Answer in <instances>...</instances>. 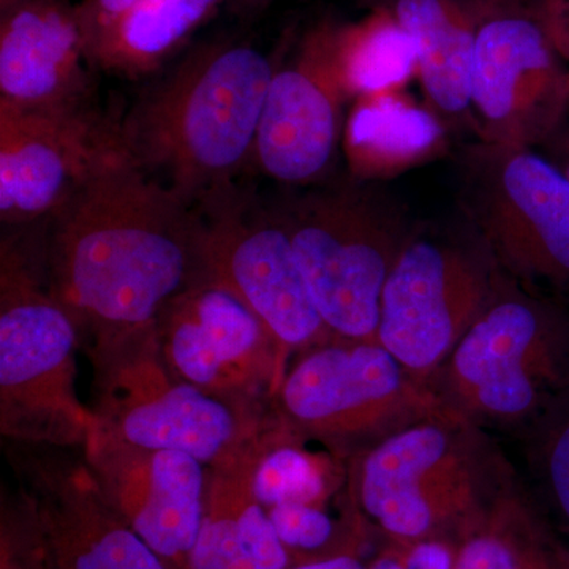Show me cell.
<instances>
[{
	"instance_id": "cell-28",
	"label": "cell",
	"mask_w": 569,
	"mask_h": 569,
	"mask_svg": "<svg viewBox=\"0 0 569 569\" xmlns=\"http://www.w3.org/2000/svg\"><path fill=\"white\" fill-rule=\"evenodd\" d=\"M455 569H519L515 553L503 541L493 537H478L460 550Z\"/></svg>"
},
{
	"instance_id": "cell-16",
	"label": "cell",
	"mask_w": 569,
	"mask_h": 569,
	"mask_svg": "<svg viewBox=\"0 0 569 569\" xmlns=\"http://www.w3.org/2000/svg\"><path fill=\"white\" fill-rule=\"evenodd\" d=\"M84 460L110 507L164 561L187 569L208 470L186 452L134 447L97 422Z\"/></svg>"
},
{
	"instance_id": "cell-19",
	"label": "cell",
	"mask_w": 569,
	"mask_h": 569,
	"mask_svg": "<svg viewBox=\"0 0 569 569\" xmlns=\"http://www.w3.org/2000/svg\"><path fill=\"white\" fill-rule=\"evenodd\" d=\"M263 437L230 463L208 468L203 518L187 569L287 568V549L254 493Z\"/></svg>"
},
{
	"instance_id": "cell-6",
	"label": "cell",
	"mask_w": 569,
	"mask_h": 569,
	"mask_svg": "<svg viewBox=\"0 0 569 569\" xmlns=\"http://www.w3.org/2000/svg\"><path fill=\"white\" fill-rule=\"evenodd\" d=\"M99 425L134 447L186 452L213 468L266 432L253 407L208 395L171 372L156 325L93 343Z\"/></svg>"
},
{
	"instance_id": "cell-32",
	"label": "cell",
	"mask_w": 569,
	"mask_h": 569,
	"mask_svg": "<svg viewBox=\"0 0 569 569\" xmlns=\"http://www.w3.org/2000/svg\"><path fill=\"white\" fill-rule=\"evenodd\" d=\"M552 0H518L519 10L527 11V13L533 14V17H541Z\"/></svg>"
},
{
	"instance_id": "cell-29",
	"label": "cell",
	"mask_w": 569,
	"mask_h": 569,
	"mask_svg": "<svg viewBox=\"0 0 569 569\" xmlns=\"http://www.w3.org/2000/svg\"><path fill=\"white\" fill-rule=\"evenodd\" d=\"M538 20L545 26L561 59L569 61V0H563L560 6L548 11Z\"/></svg>"
},
{
	"instance_id": "cell-23",
	"label": "cell",
	"mask_w": 569,
	"mask_h": 569,
	"mask_svg": "<svg viewBox=\"0 0 569 569\" xmlns=\"http://www.w3.org/2000/svg\"><path fill=\"white\" fill-rule=\"evenodd\" d=\"M340 54L355 99L403 89L418 74L417 48L391 10L340 26Z\"/></svg>"
},
{
	"instance_id": "cell-12",
	"label": "cell",
	"mask_w": 569,
	"mask_h": 569,
	"mask_svg": "<svg viewBox=\"0 0 569 569\" xmlns=\"http://www.w3.org/2000/svg\"><path fill=\"white\" fill-rule=\"evenodd\" d=\"M121 122L92 104L20 108L0 102V220H48L116 157Z\"/></svg>"
},
{
	"instance_id": "cell-35",
	"label": "cell",
	"mask_w": 569,
	"mask_h": 569,
	"mask_svg": "<svg viewBox=\"0 0 569 569\" xmlns=\"http://www.w3.org/2000/svg\"><path fill=\"white\" fill-rule=\"evenodd\" d=\"M559 167L560 170L563 171V173L567 174V178L569 179V141L567 144H565L563 157H561V163Z\"/></svg>"
},
{
	"instance_id": "cell-8",
	"label": "cell",
	"mask_w": 569,
	"mask_h": 569,
	"mask_svg": "<svg viewBox=\"0 0 569 569\" xmlns=\"http://www.w3.org/2000/svg\"><path fill=\"white\" fill-rule=\"evenodd\" d=\"M459 206L515 282L569 291V179L535 149L477 140L459 153Z\"/></svg>"
},
{
	"instance_id": "cell-22",
	"label": "cell",
	"mask_w": 569,
	"mask_h": 569,
	"mask_svg": "<svg viewBox=\"0 0 569 569\" xmlns=\"http://www.w3.org/2000/svg\"><path fill=\"white\" fill-rule=\"evenodd\" d=\"M224 0H138L89 52L92 67L118 77L159 70Z\"/></svg>"
},
{
	"instance_id": "cell-20",
	"label": "cell",
	"mask_w": 569,
	"mask_h": 569,
	"mask_svg": "<svg viewBox=\"0 0 569 569\" xmlns=\"http://www.w3.org/2000/svg\"><path fill=\"white\" fill-rule=\"evenodd\" d=\"M417 48L426 107L443 121L470 122L479 22L458 0H396L389 9Z\"/></svg>"
},
{
	"instance_id": "cell-2",
	"label": "cell",
	"mask_w": 569,
	"mask_h": 569,
	"mask_svg": "<svg viewBox=\"0 0 569 569\" xmlns=\"http://www.w3.org/2000/svg\"><path fill=\"white\" fill-rule=\"evenodd\" d=\"M276 63L247 41L190 51L121 122L134 164L190 203L233 186L253 159Z\"/></svg>"
},
{
	"instance_id": "cell-30",
	"label": "cell",
	"mask_w": 569,
	"mask_h": 569,
	"mask_svg": "<svg viewBox=\"0 0 569 569\" xmlns=\"http://www.w3.org/2000/svg\"><path fill=\"white\" fill-rule=\"evenodd\" d=\"M410 569H451L452 559L449 550L438 542H421L408 556Z\"/></svg>"
},
{
	"instance_id": "cell-9",
	"label": "cell",
	"mask_w": 569,
	"mask_h": 569,
	"mask_svg": "<svg viewBox=\"0 0 569 569\" xmlns=\"http://www.w3.org/2000/svg\"><path fill=\"white\" fill-rule=\"evenodd\" d=\"M276 392L290 429L331 443L380 441L425 419L456 415L377 342L340 339L310 348Z\"/></svg>"
},
{
	"instance_id": "cell-14",
	"label": "cell",
	"mask_w": 569,
	"mask_h": 569,
	"mask_svg": "<svg viewBox=\"0 0 569 569\" xmlns=\"http://www.w3.org/2000/svg\"><path fill=\"white\" fill-rule=\"evenodd\" d=\"M353 100L340 54V26L321 22L290 61L276 67L252 162L277 182L318 181L335 162Z\"/></svg>"
},
{
	"instance_id": "cell-15",
	"label": "cell",
	"mask_w": 569,
	"mask_h": 569,
	"mask_svg": "<svg viewBox=\"0 0 569 569\" xmlns=\"http://www.w3.org/2000/svg\"><path fill=\"white\" fill-rule=\"evenodd\" d=\"M156 329L171 372L224 402L253 407L266 387L282 381L279 343L222 284L198 280L163 307Z\"/></svg>"
},
{
	"instance_id": "cell-18",
	"label": "cell",
	"mask_w": 569,
	"mask_h": 569,
	"mask_svg": "<svg viewBox=\"0 0 569 569\" xmlns=\"http://www.w3.org/2000/svg\"><path fill=\"white\" fill-rule=\"evenodd\" d=\"M88 48L77 7L21 0L0 20V102L20 108L91 103Z\"/></svg>"
},
{
	"instance_id": "cell-34",
	"label": "cell",
	"mask_w": 569,
	"mask_h": 569,
	"mask_svg": "<svg viewBox=\"0 0 569 569\" xmlns=\"http://www.w3.org/2000/svg\"><path fill=\"white\" fill-rule=\"evenodd\" d=\"M2 569H22L17 563H13V557H11V553L6 548H2Z\"/></svg>"
},
{
	"instance_id": "cell-24",
	"label": "cell",
	"mask_w": 569,
	"mask_h": 569,
	"mask_svg": "<svg viewBox=\"0 0 569 569\" xmlns=\"http://www.w3.org/2000/svg\"><path fill=\"white\" fill-rule=\"evenodd\" d=\"M335 485V468L284 429H268L254 468V493L266 509L299 503L317 507Z\"/></svg>"
},
{
	"instance_id": "cell-26",
	"label": "cell",
	"mask_w": 569,
	"mask_h": 569,
	"mask_svg": "<svg viewBox=\"0 0 569 569\" xmlns=\"http://www.w3.org/2000/svg\"><path fill=\"white\" fill-rule=\"evenodd\" d=\"M269 519L284 548L313 550L331 538V519L312 505L288 503L268 509Z\"/></svg>"
},
{
	"instance_id": "cell-3",
	"label": "cell",
	"mask_w": 569,
	"mask_h": 569,
	"mask_svg": "<svg viewBox=\"0 0 569 569\" xmlns=\"http://www.w3.org/2000/svg\"><path fill=\"white\" fill-rule=\"evenodd\" d=\"M80 328L41 282L32 258L0 249V432L21 443L84 448L96 411L77 392Z\"/></svg>"
},
{
	"instance_id": "cell-31",
	"label": "cell",
	"mask_w": 569,
	"mask_h": 569,
	"mask_svg": "<svg viewBox=\"0 0 569 569\" xmlns=\"http://www.w3.org/2000/svg\"><path fill=\"white\" fill-rule=\"evenodd\" d=\"M295 569H365L351 557H335V559L313 561V563L301 565Z\"/></svg>"
},
{
	"instance_id": "cell-33",
	"label": "cell",
	"mask_w": 569,
	"mask_h": 569,
	"mask_svg": "<svg viewBox=\"0 0 569 569\" xmlns=\"http://www.w3.org/2000/svg\"><path fill=\"white\" fill-rule=\"evenodd\" d=\"M372 569H410L407 565H400L399 561L392 559H381L373 565Z\"/></svg>"
},
{
	"instance_id": "cell-11",
	"label": "cell",
	"mask_w": 569,
	"mask_h": 569,
	"mask_svg": "<svg viewBox=\"0 0 569 569\" xmlns=\"http://www.w3.org/2000/svg\"><path fill=\"white\" fill-rule=\"evenodd\" d=\"M473 422L447 415L425 419L377 441L362 456L356 490L362 508L400 538L425 537L437 520L470 507L489 485Z\"/></svg>"
},
{
	"instance_id": "cell-27",
	"label": "cell",
	"mask_w": 569,
	"mask_h": 569,
	"mask_svg": "<svg viewBox=\"0 0 569 569\" xmlns=\"http://www.w3.org/2000/svg\"><path fill=\"white\" fill-rule=\"evenodd\" d=\"M138 0H81L77 7L88 56Z\"/></svg>"
},
{
	"instance_id": "cell-37",
	"label": "cell",
	"mask_w": 569,
	"mask_h": 569,
	"mask_svg": "<svg viewBox=\"0 0 569 569\" xmlns=\"http://www.w3.org/2000/svg\"><path fill=\"white\" fill-rule=\"evenodd\" d=\"M20 2L21 0H0V13H3V11L11 9V7H14Z\"/></svg>"
},
{
	"instance_id": "cell-4",
	"label": "cell",
	"mask_w": 569,
	"mask_h": 569,
	"mask_svg": "<svg viewBox=\"0 0 569 569\" xmlns=\"http://www.w3.org/2000/svg\"><path fill=\"white\" fill-rule=\"evenodd\" d=\"M432 378L445 406L467 421L537 419L569 388L568 313L507 276Z\"/></svg>"
},
{
	"instance_id": "cell-1",
	"label": "cell",
	"mask_w": 569,
	"mask_h": 569,
	"mask_svg": "<svg viewBox=\"0 0 569 569\" xmlns=\"http://www.w3.org/2000/svg\"><path fill=\"white\" fill-rule=\"evenodd\" d=\"M51 293L93 343L157 323L201 280L197 206L122 152L47 220Z\"/></svg>"
},
{
	"instance_id": "cell-13",
	"label": "cell",
	"mask_w": 569,
	"mask_h": 569,
	"mask_svg": "<svg viewBox=\"0 0 569 569\" xmlns=\"http://www.w3.org/2000/svg\"><path fill=\"white\" fill-rule=\"evenodd\" d=\"M542 22L519 10L479 22L471 82L478 140L535 149L569 110V70Z\"/></svg>"
},
{
	"instance_id": "cell-38",
	"label": "cell",
	"mask_w": 569,
	"mask_h": 569,
	"mask_svg": "<svg viewBox=\"0 0 569 569\" xmlns=\"http://www.w3.org/2000/svg\"><path fill=\"white\" fill-rule=\"evenodd\" d=\"M561 2H563V0H552V2H550L549 9L546 10L545 13L541 14V17H545V14L548 13V11L556 9V7L560 6ZM541 17H539V18H541Z\"/></svg>"
},
{
	"instance_id": "cell-25",
	"label": "cell",
	"mask_w": 569,
	"mask_h": 569,
	"mask_svg": "<svg viewBox=\"0 0 569 569\" xmlns=\"http://www.w3.org/2000/svg\"><path fill=\"white\" fill-rule=\"evenodd\" d=\"M535 422L539 478L569 523V388L553 397Z\"/></svg>"
},
{
	"instance_id": "cell-17",
	"label": "cell",
	"mask_w": 569,
	"mask_h": 569,
	"mask_svg": "<svg viewBox=\"0 0 569 569\" xmlns=\"http://www.w3.org/2000/svg\"><path fill=\"white\" fill-rule=\"evenodd\" d=\"M44 569H170L114 511L84 462L26 463Z\"/></svg>"
},
{
	"instance_id": "cell-21",
	"label": "cell",
	"mask_w": 569,
	"mask_h": 569,
	"mask_svg": "<svg viewBox=\"0 0 569 569\" xmlns=\"http://www.w3.org/2000/svg\"><path fill=\"white\" fill-rule=\"evenodd\" d=\"M445 138L443 121L397 89L356 97L342 141L351 173L362 182L425 163L443 149Z\"/></svg>"
},
{
	"instance_id": "cell-5",
	"label": "cell",
	"mask_w": 569,
	"mask_h": 569,
	"mask_svg": "<svg viewBox=\"0 0 569 569\" xmlns=\"http://www.w3.org/2000/svg\"><path fill=\"white\" fill-rule=\"evenodd\" d=\"M282 216L329 331L377 342L385 283L415 230L400 206L358 181L307 193Z\"/></svg>"
},
{
	"instance_id": "cell-36",
	"label": "cell",
	"mask_w": 569,
	"mask_h": 569,
	"mask_svg": "<svg viewBox=\"0 0 569 569\" xmlns=\"http://www.w3.org/2000/svg\"><path fill=\"white\" fill-rule=\"evenodd\" d=\"M231 2L238 3V6L244 7H257L260 6L261 2H264V0H231Z\"/></svg>"
},
{
	"instance_id": "cell-10",
	"label": "cell",
	"mask_w": 569,
	"mask_h": 569,
	"mask_svg": "<svg viewBox=\"0 0 569 569\" xmlns=\"http://www.w3.org/2000/svg\"><path fill=\"white\" fill-rule=\"evenodd\" d=\"M194 206L200 216L201 279L238 296L283 356L323 346L335 336L310 295L282 213L264 211L233 186Z\"/></svg>"
},
{
	"instance_id": "cell-7",
	"label": "cell",
	"mask_w": 569,
	"mask_h": 569,
	"mask_svg": "<svg viewBox=\"0 0 569 569\" xmlns=\"http://www.w3.org/2000/svg\"><path fill=\"white\" fill-rule=\"evenodd\" d=\"M505 277L466 219L456 227H415L381 293L377 342L429 383Z\"/></svg>"
}]
</instances>
